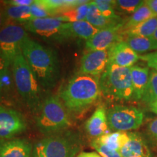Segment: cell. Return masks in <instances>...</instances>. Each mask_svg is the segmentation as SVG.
Returning <instances> with one entry per match:
<instances>
[{
	"label": "cell",
	"instance_id": "obj_1",
	"mask_svg": "<svg viewBox=\"0 0 157 157\" xmlns=\"http://www.w3.org/2000/svg\"><path fill=\"white\" fill-rule=\"evenodd\" d=\"M21 52L42 87L53 88L60 77V62L56 51L27 36L21 45Z\"/></svg>",
	"mask_w": 157,
	"mask_h": 157
},
{
	"label": "cell",
	"instance_id": "obj_2",
	"mask_svg": "<svg viewBox=\"0 0 157 157\" xmlns=\"http://www.w3.org/2000/svg\"><path fill=\"white\" fill-rule=\"evenodd\" d=\"M99 78L77 73L60 88L59 98L66 109L81 113L97 101L101 95Z\"/></svg>",
	"mask_w": 157,
	"mask_h": 157
},
{
	"label": "cell",
	"instance_id": "obj_3",
	"mask_svg": "<svg viewBox=\"0 0 157 157\" xmlns=\"http://www.w3.org/2000/svg\"><path fill=\"white\" fill-rule=\"evenodd\" d=\"M11 69L17 93L31 112L36 115L44 100L42 98V86L25 60L22 52L13 60Z\"/></svg>",
	"mask_w": 157,
	"mask_h": 157
},
{
	"label": "cell",
	"instance_id": "obj_4",
	"mask_svg": "<svg viewBox=\"0 0 157 157\" xmlns=\"http://www.w3.org/2000/svg\"><path fill=\"white\" fill-rule=\"evenodd\" d=\"M82 147L80 135L66 130L39 140L33 148L32 157H75Z\"/></svg>",
	"mask_w": 157,
	"mask_h": 157
},
{
	"label": "cell",
	"instance_id": "obj_5",
	"mask_svg": "<svg viewBox=\"0 0 157 157\" xmlns=\"http://www.w3.org/2000/svg\"><path fill=\"white\" fill-rule=\"evenodd\" d=\"M36 124L39 132L48 136L67 130L71 121L59 97L50 95L43 100L36 114Z\"/></svg>",
	"mask_w": 157,
	"mask_h": 157
},
{
	"label": "cell",
	"instance_id": "obj_6",
	"mask_svg": "<svg viewBox=\"0 0 157 157\" xmlns=\"http://www.w3.org/2000/svg\"><path fill=\"white\" fill-rule=\"evenodd\" d=\"M101 93L116 100H133L130 68L108 63L99 79Z\"/></svg>",
	"mask_w": 157,
	"mask_h": 157
},
{
	"label": "cell",
	"instance_id": "obj_7",
	"mask_svg": "<svg viewBox=\"0 0 157 157\" xmlns=\"http://www.w3.org/2000/svg\"><path fill=\"white\" fill-rule=\"evenodd\" d=\"M26 31L51 43H62L71 39L69 23L56 17L33 19L23 25Z\"/></svg>",
	"mask_w": 157,
	"mask_h": 157
},
{
	"label": "cell",
	"instance_id": "obj_8",
	"mask_svg": "<svg viewBox=\"0 0 157 157\" xmlns=\"http://www.w3.org/2000/svg\"><path fill=\"white\" fill-rule=\"evenodd\" d=\"M110 130L127 132L139 128L143 124V113L140 109L131 105H117L106 111Z\"/></svg>",
	"mask_w": 157,
	"mask_h": 157
},
{
	"label": "cell",
	"instance_id": "obj_9",
	"mask_svg": "<svg viewBox=\"0 0 157 157\" xmlns=\"http://www.w3.org/2000/svg\"><path fill=\"white\" fill-rule=\"evenodd\" d=\"M27 36L24 26L20 25L6 24L0 30V55L10 66L21 53V45Z\"/></svg>",
	"mask_w": 157,
	"mask_h": 157
},
{
	"label": "cell",
	"instance_id": "obj_10",
	"mask_svg": "<svg viewBox=\"0 0 157 157\" xmlns=\"http://www.w3.org/2000/svg\"><path fill=\"white\" fill-rule=\"evenodd\" d=\"M26 127L25 118L19 111L0 104V140L13 138Z\"/></svg>",
	"mask_w": 157,
	"mask_h": 157
},
{
	"label": "cell",
	"instance_id": "obj_11",
	"mask_svg": "<svg viewBox=\"0 0 157 157\" xmlns=\"http://www.w3.org/2000/svg\"><path fill=\"white\" fill-rule=\"evenodd\" d=\"M125 21L118 23L112 26L101 29L97 34L85 42V47L87 51L108 50L118 41L121 40L123 26Z\"/></svg>",
	"mask_w": 157,
	"mask_h": 157
},
{
	"label": "cell",
	"instance_id": "obj_12",
	"mask_svg": "<svg viewBox=\"0 0 157 157\" xmlns=\"http://www.w3.org/2000/svg\"><path fill=\"white\" fill-rule=\"evenodd\" d=\"M109 63L108 50L87 51L80 61L78 73L101 78Z\"/></svg>",
	"mask_w": 157,
	"mask_h": 157
},
{
	"label": "cell",
	"instance_id": "obj_13",
	"mask_svg": "<svg viewBox=\"0 0 157 157\" xmlns=\"http://www.w3.org/2000/svg\"><path fill=\"white\" fill-rule=\"evenodd\" d=\"M109 63L125 68H131L140 59V56L135 52L127 42L119 40L114 43L108 50Z\"/></svg>",
	"mask_w": 157,
	"mask_h": 157
},
{
	"label": "cell",
	"instance_id": "obj_14",
	"mask_svg": "<svg viewBox=\"0 0 157 157\" xmlns=\"http://www.w3.org/2000/svg\"><path fill=\"white\" fill-rule=\"evenodd\" d=\"M32 144L23 138L0 140V157H32Z\"/></svg>",
	"mask_w": 157,
	"mask_h": 157
},
{
	"label": "cell",
	"instance_id": "obj_15",
	"mask_svg": "<svg viewBox=\"0 0 157 157\" xmlns=\"http://www.w3.org/2000/svg\"><path fill=\"white\" fill-rule=\"evenodd\" d=\"M85 130L87 135L94 139L111 132L108 124L106 111L103 105L98 106L86 121Z\"/></svg>",
	"mask_w": 157,
	"mask_h": 157
},
{
	"label": "cell",
	"instance_id": "obj_16",
	"mask_svg": "<svg viewBox=\"0 0 157 157\" xmlns=\"http://www.w3.org/2000/svg\"><path fill=\"white\" fill-rule=\"evenodd\" d=\"M129 141L119 151L121 157H152L150 148L139 133L129 132Z\"/></svg>",
	"mask_w": 157,
	"mask_h": 157
},
{
	"label": "cell",
	"instance_id": "obj_17",
	"mask_svg": "<svg viewBox=\"0 0 157 157\" xmlns=\"http://www.w3.org/2000/svg\"><path fill=\"white\" fill-rule=\"evenodd\" d=\"M130 73L133 88V100H141L148 82L150 76L149 68L133 66L130 68Z\"/></svg>",
	"mask_w": 157,
	"mask_h": 157
},
{
	"label": "cell",
	"instance_id": "obj_18",
	"mask_svg": "<svg viewBox=\"0 0 157 157\" xmlns=\"http://www.w3.org/2000/svg\"><path fill=\"white\" fill-rule=\"evenodd\" d=\"M3 4L6 17V24L25 25L33 20L30 7H21Z\"/></svg>",
	"mask_w": 157,
	"mask_h": 157
},
{
	"label": "cell",
	"instance_id": "obj_19",
	"mask_svg": "<svg viewBox=\"0 0 157 157\" xmlns=\"http://www.w3.org/2000/svg\"><path fill=\"white\" fill-rule=\"evenodd\" d=\"M90 1H84L79 5L70 7L59 13L56 17L66 23H74L85 21Z\"/></svg>",
	"mask_w": 157,
	"mask_h": 157
},
{
	"label": "cell",
	"instance_id": "obj_20",
	"mask_svg": "<svg viewBox=\"0 0 157 157\" xmlns=\"http://www.w3.org/2000/svg\"><path fill=\"white\" fill-rule=\"evenodd\" d=\"M95 140L112 150L119 151L129 141V135L127 132H113L104 135Z\"/></svg>",
	"mask_w": 157,
	"mask_h": 157
},
{
	"label": "cell",
	"instance_id": "obj_21",
	"mask_svg": "<svg viewBox=\"0 0 157 157\" xmlns=\"http://www.w3.org/2000/svg\"><path fill=\"white\" fill-rule=\"evenodd\" d=\"M85 21H87L88 23L93 25L94 27L97 28L99 30L101 29L108 28V27L112 26L118 23H121L124 21H111L106 18L101 14V12L98 9L95 4L93 1L90 2L89 5V10L86 17Z\"/></svg>",
	"mask_w": 157,
	"mask_h": 157
},
{
	"label": "cell",
	"instance_id": "obj_22",
	"mask_svg": "<svg viewBox=\"0 0 157 157\" xmlns=\"http://www.w3.org/2000/svg\"><path fill=\"white\" fill-rule=\"evenodd\" d=\"M16 91L11 67L7 68L0 76V101H11Z\"/></svg>",
	"mask_w": 157,
	"mask_h": 157
},
{
	"label": "cell",
	"instance_id": "obj_23",
	"mask_svg": "<svg viewBox=\"0 0 157 157\" xmlns=\"http://www.w3.org/2000/svg\"><path fill=\"white\" fill-rule=\"evenodd\" d=\"M69 28L72 38H77L86 41L91 39L100 31L87 21L69 23Z\"/></svg>",
	"mask_w": 157,
	"mask_h": 157
},
{
	"label": "cell",
	"instance_id": "obj_24",
	"mask_svg": "<svg viewBox=\"0 0 157 157\" xmlns=\"http://www.w3.org/2000/svg\"><path fill=\"white\" fill-rule=\"evenodd\" d=\"M124 41L137 53H143L157 50V42L151 37L128 36L126 40Z\"/></svg>",
	"mask_w": 157,
	"mask_h": 157
},
{
	"label": "cell",
	"instance_id": "obj_25",
	"mask_svg": "<svg viewBox=\"0 0 157 157\" xmlns=\"http://www.w3.org/2000/svg\"><path fill=\"white\" fill-rule=\"evenodd\" d=\"M157 29V17L154 16L138 25L123 31L122 34L128 36L151 37Z\"/></svg>",
	"mask_w": 157,
	"mask_h": 157
},
{
	"label": "cell",
	"instance_id": "obj_26",
	"mask_svg": "<svg viewBox=\"0 0 157 157\" xmlns=\"http://www.w3.org/2000/svg\"><path fill=\"white\" fill-rule=\"evenodd\" d=\"M154 17L151 10L147 5L146 1H143L141 5L139 6L138 8L135 11V13L127 20L124 22V25L123 26V31L127 29L132 28L133 26L138 25L139 23L146 21L147 20Z\"/></svg>",
	"mask_w": 157,
	"mask_h": 157
},
{
	"label": "cell",
	"instance_id": "obj_27",
	"mask_svg": "<svg viewBox=\"0 0 157 157\" xmlns=\"http://www.w3.org/2000/svg\"><path fill=\"white\" fill-rule=\"evenodd\" d=\"M141 100L148 105L157 101V71L152 70Z\"/></svg>",
	"mask_w": 157,
	"mask_h": 157
},
{
	"label": "cell",
	"instance_id": "obj_28",
	"mask_svg": "<svg viewBox=\"0 0 157 157\" xmlns=\"http://www.w3.org/2000/svg\"><path fill=\"white\" fill-rule=\"evenodd\" d=\"M101 14L111 21H122L120 16L116 14L115 1L111 0H95L93 1Z\"/></svg>",
	"mask_w": 157,
	"mask_h": 157
},
{
	"label": "cell",
	"instance_id": "obj_29",
	"mask_svg": "<svg viewBox=\"0 0 157 157\" xmlns=\"http://www.w3.org/2000/svg\"><path fill=\"white\" fill-rule=\"evenodd\" d=\"M143 1L140 0H118L115 1V10L123 14L132 15Z\"/></svg>",
	"mask_w": 157,
	"mask_h": 157
},
{
	"label": "cell",
	"instance_id": "obj_30",
	"mask_svg": "<svg viewBox=\"0 0 157 157\" xmlns=\"http://www.w3.org/2000/svg\"><path fill=\"white\" fill-rule=\"evenodd\" d=\"M91 146L94 149L97 151L101 157H121L120 152L118 151L112 150L105 145L101 144L98 141L93 140L91 143Z\"/></svg>",
	"mask_w": 157,
	"mask_h": 157
},
{
	"label": "cell",
	"instance_id": "obj_31",
	"mask_svg": "<svg viewBox=\"0 0 157 157\" xmlns=\"http://www.w3.org/2000/svg\"><path fill=\"white\" fill-rule=\"evenodd\" d=\"M30 9L33 19L46 18V17H52L50 13H49L44 7H43L38 2L37 0L34 1V2L30 6Z\"/></svg>",
	"mask_w": 157,
	"mask_h": 157
},
{
	"label": "cell",
	"instance_id": "obj_32",
	"mask_svg": "<svg viewBox=\"0 0 157 157\" xmlns=\"http://www.w3.org/2000/svg\"><path fill=\"white\" fill-rule=\"evenodd\" d=\"M140 59L143 61H146L148 67L153 68L157 71V50L140 56Z\"/></svg>",
	"mask_w": 157,
	"mask_h": 157
},
{
	"label": "cell",
	"instance_id": "obj_33",
	"mask_svg": "<svg viewBox=\"0 0 157 157\" xmlns=\"http://www.w3.org/2000/svg\"><path fill=\"white\" fill-rule=\"evenodd\" d=\"M2 2L5 5L21 6V7H30L34 0H9V1H3Z\"/></svg>",
	"mask_w": 157,
	"mask_h": 157
},
{
	"label": "cell",
	"instance_id": "obj_34",
	"mask_svg": "<svg viewBox=\"0 0 157 157\" xmlns=\"http://www.w3.org/2000/svg\"><path fill=\"white\" fill-rule=\"evenodd\" d=\"M148 132L150 135L155 139H157V118L149 123Z\"/></svg>",
	"mask_w": 157,
	"mask_h": 157
},
{
	"label": "cell",
	"instance_id": "obj_35",
	"mask_svg": "<svg viewBox=\"0 0 157 157\" xmlns=\"http://www.w3.org/2000/svg\"><path fill=\"white\" fill-rule=\"evenodd\" d=\"M6 23H7V21H6L5 10H4L3 4L2 2L0 3V30L6 25Z\"/></svg>",
	"mask_w": 157,
	"mask_h": 157
},
{
	"label": "cell",
	"instance_id": "obj_36",
	"mask_svg": "<svg viewBox=\"0 0 157 157\" xmlns=\"http://www.w3.org/2000/svg\"><path fill=\"white\" fill-rule=\"evenodd\" d=\"M146 4L151 10L154 16L157 17V0H148Z\"/></svg>",
	"mask_w": 157,
	"mask_h": 157
},
{
	"label": "cell",
	"instance_id": "obj_37",
	"mask_svg": "<svg viewBox=\"0 0 157 157\" xmlns=\"http://www.w3.org/2000/svg\"><path fill=\"white\" fill-rule=\"evenodd\" d=\"M10 67H11L10 65L6 61L3 57L0 55V76Z\"/></svg>",
	"mask_w": 157,
	"mask_h": 157
},
{
	"label": "cell",
	"instance_id": "obj_38",
	"mask_svg": "<svg viewBox=\"0 0 157 157\" xmlns=\"http://www.w3.org/2000/svg\"><path fill=\"white\" fill-rule=\"evenodd\" d=\"M76 157H101L95 152H82Z\"/></svg>",
	"mask_w": 157,
	"mask_h": 157
},
{
	"label": "cell",
	"instance_id": "obj_39",
	"mask_svg": "<svg viewBox=\"0 0 157 157\" xmlns=\"http://www.w3.org/2000/svg\"><path fill=\"white\" fill-rule=\"evenodd\" d=\"M149 108H150V110L153 113H156L157 115V101L152 104H151V105H149Z\"/></svg>",
	"mask_w": 157,
	"mask_h": 157
},
{
	"label": "cell",
	"instance_id": "obj_40",
	"mask_svg": "<svg viewBox=\"0 0 157 157\" xmlns=\"http://www.w3.org/2000/svg\"><path fill=\"white\" fill-rule=\"evenodd\" d=\"M151 38L154 39V41H156L157 42V29H156V31H155V32L154 33V34H153V36H151Z\"/></svg>",
	"mask_w": 157,
	"mask_h": 157
}]
</instances>
